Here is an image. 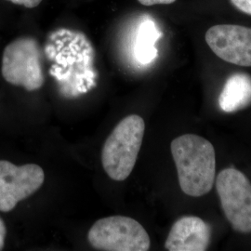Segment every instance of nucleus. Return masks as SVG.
Here are the masks:
<instances>
[{
  "label": "nucleus",
  "instance_id": "f03ea898",
  "mask_svg": "<svg viewBox=\"0 0 251 251\" xmlns=\"http://www.w3.org/2000/svg\"><path fill=\"white\" fill-rule=\"evenodd\" d=\"M145 131L143 117L130 115L122 119L108 136L101 151L102 167L114 180H125L134 169Z\"/></svg>",
  "mask_w": 251,
  "mask_h": 251
},
{
  "label": "nucleus",
  "instance_id": "f8f14e48",
  "mask_svg": "<svg viewBox=\"0 0 251 251\" xmlns=\"http://www.w3.org/2000/svg\"><path fill=\"white\" fill-rule=\"evenodd\" d=\"M7 1H9V2H11L13 4H16V5L24 6L25 8H28V9L36 8L42 2V0H7Z\"/></svg>",
  "mask_w": 251,
  "mask_h": 251
},
{
  "label": "nucleus",
  "instance_id": "423d86ee",
  "mask_svg": "<svg viewBox=\"0 0 251 251\" xmlns=\"http://www.w3.org/2000/svg\"><path fill=\"white\" fill-rule=\"evenodd\" d=\"M44 179L45 173L38 165L16 166L0 160V211L12 210L20 201L35 194Z\"/></svg>",
  "mask_w": 251,
  "mask_h": 251
},
{
  "label": "nucleus",
  "instance_id": "20e7f679",
  "mask_svg": "<svg viewBox=\"0 0 251 251\" xmlns=\"http://www.w3.org/2000/svg\"><path fill=\"white\" fill-rule=\"evenodd\" d=\"M2 75L9 84L23 87L28 91L39 90L44 85L41 50L35 38H17L5 48Z\"/></svg>",
  "mask_w": 251,
  "mask_h": 251
},
{
  "label": "nucleus",
  "instance_id": "ddd939ff",
  "mask_svg": "<svg viewBox=\"0 0 251 251\" xmlns=\"http://www.w3.org/2000/svg\"><path fill=\"white\" fill-rule=\"evenodd\" d=\"M144 6H153V5H169L174 3L176 0H138Z\"/></svg>",
  "mask_w": 251,
  "mask_h": 251
},
{
  "label": "nucleus",
  "instance_id": "9b49d317",
  "mask_svg": "<svg viewBox=\"0 0 251 251\" xmlns=\"http://www.w3.org/2000/svg\"><path fill=\"white\" fill-rule=\"evenodd\" d=\"M237 9L244 13L251 15V0H230Z\"/></svg>",
  "mask_w": 251,
  "mask_h": 251
},
{
  "label": "nucleus",
  "instance_id": "39448f33",
  "mask_svg": "<svg viewBox=\"0 0 251 251\" xmlns=\"http://www.w3.org/2000/svg\"><path fill=\"white\" fill-rule=\"evenodd\" d=\"M216 189L225 216L234 231L251 233V182L241 171L228 168L216 179Z\"/></svg>",
  "mask_w": 251,
  "mask_h": 251
},
{
  "label": "nucleus",
  "instance_id": "4468645a",
  "mask_svg": "<svg viewBox=\"0 0 251 251\" xmlns=\"http://www.w3.org/2000/svg\"><path fill=\"white\" fill-rule=\"evenodd\" d=\"M6 226L2 219L0 218V251L3 250L4 245H5V236H6Z\"/></svg>",
  "mask_w": 251,
  "mask_h": 251
},
{
  "label": "nucleus",
  "instance_id": "1a4fd4ad",
  "mask_svg": "<svg viewBox=\"0 0 251 251\" xmlns=\"http://www.w3.org/2000/svg\"><path fill=\"white\" fill-rule=\"evenodd\" d=\"M251 104V76L245 73L232 75L219 97V105L225 113H235Z\"/></svg>",
  "mask_w": 251,
  "mask_h": 251
},
{
  "label": "nucleus",
  "instance_id": "7ed1b4c3",
  "mask_svg": "<svg viewBox=\"0 0 251 251\" xmlns=\"http://www.w3.org/2000/svg\"><path fill=\"white\" fill-rule=\"evenodd\" d=\"M91 247L97 251H149V234L136 220L125 216H111L98 220L88 233Z\"/></svg>",
  "mask_w": 251,
  "mask_h": 251
},
{
  "label": "nucleus",
  "instance_id": "f257e3e1",
  "mask_svg": "<svg viewBox=\"0 0 251 251\" xmlns=\"http://www.w3.org/2000/svg\"><path fill=\"white\" fill-rule=\"evenodd\" d=\"M171 150L181 191L193 198L208 194L215 181V149L212 144L201 136L184 134L172 141Z\"/></svg>",
  "mask_w": 251,
  "mask_h": 251
},
{
  "label": "nucleus",
  "instance_id": "0eeeda50",
  "mask_svg": "<svg viewBox=\"0 0 251 251\" xmlns=\"http://www.w3.org/2000/svg\"><path fill=\"white\" fill-rule=\"evenodd\" d=\"M206 41L214 53L227 63L251 66V28L218 25L206 33Z\"/></svg>",
  "mask_w": 251,
  "mask_h": 251
},
{
  "label": "nucleus",
  "instance_id": "6e6552de",
  "mask_svg": "<svg viewBox=\"0 0 251 251\" xmlns=\"http://www.w3.org/2000/svg\"><path fill=\"white\" fill-rule=\"evenodd\" d=\"M210 238V226L201 218L184 216L172 225L165 248L170 251H205Z\"/></svg>",
  "mask_w": 251,
  "mask_h": 251
},
{
  "label": "nucleus",
  "instance_id": "9d476101",
  "mask_svg": "<svg viewBox=\"0 0 251 251\" xmlns=\"http://www.w3.org/2000/svg\"><path fill=\"white\" fill-rule=\"evenodd\" d=\"M162 36L161 32L152 20H145L139 27L136 43L135 56L142 64H148L157 57L156 41Z\"/></svg>",
  "mask_w": 251,
  "mask_h": 251
}]
</instances>
